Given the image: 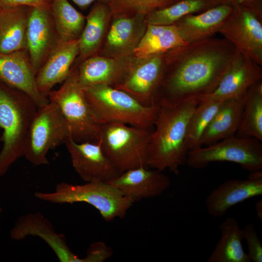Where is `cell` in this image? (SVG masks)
<instances>
[{"label":"cell","instance_id":"cell-1","mask_svg":"<svg viewBox=\"0 0 262 262\" xmlns=\"http://www.w3.org/2000/svg\"><path fill=\"white\" fill-rule=\"evenodd\" d=\"M237 51L225 38L213 37L187 42L167 51L154 104L174 106L211 94Z\"/></svg>","mask_w":262,"mask_h":262},{"label":"cell","instance_id":"cell-2","mask_svg":"<svg viewBox=\"0 0 262 262\" xmlns=\"http://www.w3.org/2000/svg\"><path fill=\"white\" fill-rule=\"evenodd\" d=\"M198 102L194 99L174 106L160 107L148 146L147 167L178 174L186 164L190 151L189 123Z\"/></svg>","mask_w":262,"mask_h":262},{"label":"cell","instance_id":"cell-3","mask_svg":"<svg viewBox=\"0 0 262 262\" xmlns=\"http://www.w3.org/2000/svg\"><path fill=\"white\" fill-rule=\"evenodd\" d=\"M38 107L24 92L0 82V177L18 159L24 157L27 135Z\"/></svg>","mask_w":262,"mask_h":262},{"label":"cell","instance_id":"cell-4","mask_svg":"<svg viewBox=\"0 0 262 262\" xmlns=\"http://www.w3.org/2000/svg\"><path fill=\"white\" fill-rule=\"evenodd\" d=\"M97 123H120L131 126H154L160 107L146 106L126 91L99 84L83 88Z\"/></svg>","mask_w":262,"mask_h":262},{"label":"cell","instance_id":"cell-5","mask_svg":"<svg viewBox=\"0 0 262 262\" xmlns=\"http://www.w3.org/2000/svg\"><path fill=\"white\" fill-rule=\"evenodd\" d=\"M34 196L56 204L85 202L95 208L107 222L123 218L134 203L117 188L108 182L92 181L83 184L63 182L51 192H36Z\"/></svg>","mask_w":262,"mask_h":262},{"label":"cell","instance_id":"cell-6","mask_svg":"<svg viewBox=\"0 0 262 262\" xmlns=\"http://www.w3.org/2000/svg\"><path fill=\"white\" fill-rule=\"evenodd\" d=\"M153 130L154 126L109 123L100 125L98 142L120 175L130 169L147 166V150Z\"/></svg>","mask_w":262,"mask_h":262},{"label":"cell","instance_id":"cell-7","mask_svg":"<svg viewBox=\"0 0 262 262\" xmlns=\"http://www.w3.org/2000/svg\"><path fill=\"white\" fill-rule=\"evenodd\" d=\"M48 98L59 108L73 140L77 142L98 141L100 125L95 119L79 82L76 66L72 67L61 87L51 91Z\"/></svg>","mask_w":262,"mask_h":262},{"label":"cell","instance_id":"cell-8","mask_svg":"<svg viewBox=\"0 0 262 262\" xmlns=\"http://www.w3.org/2000/svg\"><path fill=\"white\" fill-rule=\"evenodd\" d=\"M70 136L69 126L61 110L49 101L38 108L33 119L24 157L35 165L49 164V151L65 144Z\"/></svg>","mask_w":262,"mask_h":262},{"label":"cell","instance_id":"cell-9","mask_svg":"<svg viewBox=\"0 0 262 262\" xmlns=\"http://www.w3.org/2000/svg\"><path fill=\"white\" fill-rule=\"evenodd\" d=\"M218 33L238 51L262 66V0H248L234 6Z\"/></svg>","mask_w":262,"mask_h":262},{"label":"cell","instance_id":"cell-10","mask_svg":"<svg viewBox=\"0 0 262 262\" xmlns=\"http://www.w3.org/2000/svg\"><path fill=\"white\" fill-rule=\"evenodd\" d=\"M216 162L236 163L250 172L262 171V141L234 135L190 150L186 164L192 168L201 169Z\"/></svg>","mask_w":262,"mask_h":262},{"label":"cell","instance_id":"cell-11","mask_svg":"<svg viewBox=\"0 0 262 262\" xmlns=\"http://www.w3.org/2000/svg\"><path fill=\"white\" fill-rule=\"evenodd\" d=\"M50 6L31 7L26 33V49L36 73L61 40L56 31Z\"/></svg>","mask_w":262,"mask_h":262},{"label":"cell","instance_id":"cell-12","mask_svg":"<svg viewBox=\"0 0 262 262\" xmlns=\"http://www.w3.org/2000/svg\"><path fill=\"white\" fill-rule=\"evenodd\" d=\"M164 55L135 57L124 79L114 87L129 93L144 105H154V97L164 70Z\"/></svg>","mask_w":262,"mask_h":262},{"label":"cell","instance_id":"cell-13","mask_svg":"<svg viewBox=\"0 0 262 262\" xmlns=\"http://www.w3.org/2000/svg\"><path fill=\"white\" fill-rule=\"evenodd\" d=\"M65 145L73 168L85 182L95 180L108 182L119 175L98 142H77L70 136Z\"/></svg>","mask_w":262,"mask_h":262},{"label":"cell","instance_id":"cell-14","mask_svg":"<svg viewBox=\"0 0 262 262\" xmlns=\"http://www.w3.org/2000/svg\"><path fill=\"white\" fill-rule=\"evenodd\" d=\"M113 16L100 55L118 58L134 54L147 28L145 16L115 14Z\"/></svg>","mask_w":262,"mask_h":262},{"label":"cell","instance_id":"cell-15","mask_svg":"<svg viewBox=\"0 0 262 262\" xmlns=\"http://www.w3.org/2000/svg\"><path fill=\"white\" fill-rule=\"evenodd\" d=\"M262 195V171L250 172L246 179H230L213 189L206 197V207L210 215L218 218L233 206Z\"/></svg>","mask_w":262,"mask_h":262},{"label":"cell","instance_id":"cell-16","mask_svg":"<svg viewBox=\"0 0 262 262\" xmlns=\"http://www.w3.org/2000/svg\"><path fill=\"white\" fill-rule=\"evenodd\" d=\"M10 235L15 240L36 236L52 249L60 262H84L69 248L64 234L57 233L50 221L40 213H30L19 217L11 229Z\"/></svg>","mask_w":262,"mask_h":262},{"label":"cell","instance_id":"cell-17","mask_svg":"<svg viewBox=\"0 0 262 262\" xmlns=\"http://www.w3.org/2000/svg\"><path fill=\"white\" fill-rule=\"evenodd\" d=\"M261 81L262 66L237 51L216 88L211 94L199 100L224 101L238 98Z\"/></svg>","mask_w":262,"mask_h":262},{"label":"cell","instance_id":"cell-18","mask_svg":"<svg viewBox=\"0 0 262 262\" xmlns=\"http://www.w3.org/2000/svg\"><path fill=\"white\" fill-rule=\"evenodd\" d=\"M0 82L29 95L38 107L49 102L37 88L36 73L26 49L9 54L0 53Z\"/></svg>","mask_w":262,"mask_h":262},{"label":"cell","instance_id":"cell-19","mask_svg":"<svg viewBox=\"0 0 262 262\" xmlns=\"http://www.w3.org/2000/svg\"><path fill=\"white\" fill-rule=\"evenodd\" d=\"M133 202L162 195L171 180L162 171L147 166L126 171L108 182Z\"/></svg>","mask_w":262,"mask_h":262},{"label":"cell","instance_id":"cell-20","mask_svg":"<svg viewBox=\"0 0 262 262\" xmlns=\"http://www.w3.org/2000/svg\"><path fill=\"white\" fill-rule=\"evenodd\" d=\"M135 58L134 54L111 58L95 54L76 65L82 88L103 84L115 87L127 75Z\"/></svg>","mask_w":262,"mask_h":262},{"label":"cell","instance_id":"cell-21","mask_svg":"<svg viewBox=\"0 0 262 262\" xmlns=\"http://www.w3.org/2000/svg\"><path fill=\"white\" fill-rule=\"evenodd\" d=\"M79 51V40L60 41L36 74L37 88L43 96L48 97L55 85L66 80Z\"/></svg>","mask_w":262,"mask_h":262},{"label":"cell","instance_id":"cell-22","mask_svg":"<svg viewBox=\"0 0 262 262\" xmlns=\"http://www.w3.org/2000/svg\"><path fill=\"white\" fill-rule=\"evenodd\" d=\"M234 6L222 3L197 14L186 15L174 24L186 42L204 40L218 33Z\"/></svg>","mask_w":262,"mask_h":262},{"label":"cell","instance_id":"cell-23","mask_svg":"<svg viewBox=\"0 0 262 262\" xmlns=\"http://www.w3.org/2000/svg\"><path fill=\"white\" fill-rule=\"evenodd\" d=\"M113 16L109 4L96 2L85 16V24L79 39L78 64L95 55L102 46Z\"/></svg>","mask_w":262,"mask_h":262},{"label":"cell","instance_id":"cell-24","mask_svg":"<svg viewBox=\"0 0 262 262\" xmlns=\"http://www.w3.org/2000/svg\"><path fill=\"white\" fill-rule=\"evenodd\" d=\"M31 6L2 9L0 13V53L26 49V33Z\"/></svg>","mask_w":262,"mask_h":262},{"label":"cell","instance_id":"cell-25","mask_svg":"<svg viewBox=\"0 0 262 262\" xmlns=\"http://www.w3.org/2000/svg\"><path fill=\"white\" fill-rule=\"evenodd\" d=\"M245 94L238 98L223 101L204 131L200 141L201 147L235 135L241 120Z\"/></svg>","mask_w":262,"mask_h":262},{"label":"cell","instance_id":"cell-26","mask_svg":"<svg viewBox=\"0 0 262 262\" xmlns=\"http://www.w3.org/2000/svg\"><path fill=\"white\" fill-rule=\"evenodd\" d=\"M220 238L207 262H251L244 250L243 229L237 220L228 217L219 226Z\"/></svg>","mask_w":262,"mask_h":262},{"label":"cell","instance_id":"cell-27","mask_svg":"<svg viewBox=\"0 0 262 262\" xmlns=\"http://www.w3.org/2000/svg\"><path fill=\"white\" fill-rule=\"evenodd\" d=\"M176 26L147 24L146 31L134 51L138 58L165 53L169 50L185 44Z\"/></svg>","mask_w":262,"mask_h":262},{"label":"cell","instance_id":"cell-28","mask_svg":"<svg viewBox=\"0 0 262 262\" xmlns=\"http://www.w3.org/2000/svg\"><path fill=\"white\" fill-rule=\"evenodd\" d=\"M235 136L262 142V81L246 92L240 122Z\"/></svg>","mask_w":262,"mask_h":262},{"label":"cell","instance_id":"cell-29","mask_svg":"<svg viewBox=\"0 0 262 262\" xmlns=\"http://www.w3.org/2000/svg\"><path fill=\"white\" fill-rule=\"evenodd\" d=\"M50 9L60 40H79L85 26V16L67 0H52Z\"/></svg>","mask_w":262,"mask_h":262},{"label":"cell","instance_id":"cell-30","mask_svg":"<svg viewBox=\"0 0 262 262\" xmlns=\"http://www.w3.org/2000/svg\"><path fill=\"white\" fill-rule=\"evenodd\" d=\"M222 3H225L220 0H179L151 12L145 20L147 24L170 25L186 15L200 13Z\"/></svg>","mask_w":262,"mask_h":262},{"label":"cell","instance_id":"cell-31","mask_svg":"<svg viewBox=\"0 0 262 262\" xmlns=\"http://www.w3.org/2000/svg\"><path fill=\"white\" fill-rule=\"evenodd\" d=\"M223 101L201 99L190 118L188 130V146L190 150L201 147V138Z\"/></svg>","mask_w":262,"mask_h":262},{"label":"cell","instance_id":"cell-32","mask_svg":"<svg viewBox=\"0 0 262 262\" xmlns=\"http://www.w3.org/2000/svg\"><path fill=\"white\" fill-rule=\"evenodd\" d=\"M179 0H111L113 15L140 14L146 16L156 10L168 6Z\"/></svg>","mask_w":262,"mask_h":262},{"label":"cell","instance_id":"cell-33","mask_svg":"<svg viewBox=\"0 0 262 262\" xmlns=\"http://www.w3.org/2000/svg\"><path fill=\"white\" fill-rule=\"evenodd\" d=\"M243 229L244 239L246 240L248 252L251 262H262V244L254 226L252 223L246 224Z\"/></svg>","mask_w":262,"mask_h":262},{"label":"cell","instance_id":"cell-34","mask_svg":"<svg viewBox=\"0 0 262 262\" xmlns=\"http://www.w3.org/2000/svg\"><path fill=\"white\" fill-rule=\"evenodd\" d=\"M113 253L112 249L101 242H95L91 245L84 262H102L110 258Z\"/></svg>","mask_w":262,"mask_h":262},{"label":"cell","instance_id":"cell-35","mask_svg":"<svg viewBox=\"0 0 262 262\" xmlns=\"http://www.w3.org/2000/svg\"><path fill=\"white\" fill-rule=\"evenodd\" d=\"M52 0H0L2 9L13 8L19 6L42 7L50 6Z\"/></svg>","mask_w":262,"mask_h":262},{"label":"cell","instance_id":"cell-36","mask_svg":"<svg viewBox=\"0 0 262 262\" xmlns=\"http://www.w3.org/2000/svg\"><path fill=\"white\" fill-rule=\"evenodd\" d=\"M80 8L85 10L91 4L96 2H102L107 4H110L111 0H71Z\"/></svg>","mask_w":262,"mask_h":262},{"label":"cell","instance_id":"cell-37","mask_svg":"<svg viewBox=\"0 0 262 262\" xmlns=\"http://www.w3.org/2000/svg\"><path fill=\"white\" fill-rule=\"evenodd\" d=\"M255 208L257 216L261 222H262V200H258L255 203Z\"/></svg>","mask_w":262,"mask_h":262},{"label":"cell","instance_id":"cell-38","mask_svg":"<svg viewBox=\"0 0 262 262\" xmlns=\"http://www.w3.org/2000/svg\"><path fill=\"white\" fill-rule=\"evenodd\" d=\"M225 3L229 4L233 6H235L238 4V0H220Z\"/></svg>","mask_w":262,"mask_h":262},{"label":"cell","instance_id":"cell-39","mask_svg":"<svg viewBox=\"0 0 262 262\" xmlns=\"http://www.w3.org/2000/svg\"><path fill=\"white\" fill-rule=\"evenodd\" d=\"M248 0H238V3H242Z\"/></svg>","mask_w":262,"mask_h":262},{"label":"cell","instance_id":"cell-40","mask_svg":"<svg viewBox=\"0 0 262 262\" xmlns=\"http://www.w3.org/2000/svg\"><path fill=\"white\" fill-rule=\"evenodd\" d=\"M2 212V208L0 206V213Z\"/></svg>","mask_w":262,"mask_h":262},{"label":"cell","instance_id":"cell-41","mask_svg":"<svg viewBox=\"0 0 262 262\" xmlns=\"http://www.w3.org/2000/svg\"><path fill=\"white\" fill-rule=\"evenodd\" d=\"M1 10H2V8H1V7L0 6V13L1 11Z\"/></svg>","mask_w":262,"mask_h":262},{"label":"cell","instance_id":"cell-42","mask_svg":"<svg viewBox=\"0 0 262 262\" xmlns=\"http://www.w3.org/2000/svg\"></svg>","mask_w":262,"mask_h":262}]
</instances>
